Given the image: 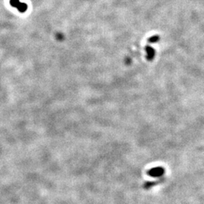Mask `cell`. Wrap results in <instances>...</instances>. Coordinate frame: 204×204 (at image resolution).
<instances>
[{
  "instance_id": "obj_1",
  "label": "cell",
  "mask_w": 204,
  "mask_h": 204,
  "mask_svg": "<svg viewBox=\"0 0 204 204\" xmlns=\"http://www.w3.org/2000/svg\"><path fill=\"white\" fill-rule=\"evenodd\" d=\"M165 173V169L162 166H156L147 171V175L153 178H158Z\"/></svg>"
},
{
  "instance_id": "obj_3",
  "label": "cell",
  "mask_w": 204,
  "mask_h": 204,
  "mask_svg": "<svg viewBox=\"0 0 204 204\" xmlns=\"http://www.w3.org/2000/svg\"><path fill=\"white\" fill-rule=\"evenodd\" d=\"M163 181V179H160V180L158 181H155V182H146L145 184H144V188L145 189H150L152 187H154V185H156L157 184H160L161 182Z\"/></svg>"
},
{
  "instance_id": "obj_4",
  "label": "cell",
  "mask_w": 204,
  "mask_h": 204,
  "mask_svg": "<svg viewBox=\"0 0 204 204\" xmlns=\"http://www.w3.org/2000/svg\"><path fill=\"white\" fill-rule=\"evenodd\" d=\"M147 54H148V58H152L154 57V50L152 48H151L150 46L147 47Z\"/></svg>"
},
{
  "instance_id": "obj_2",
  "label": "cell",
  "mask_w": 204,
  "mask_h": 204,
  "mask_svg": "<svg viewBox=\"0 0 204 204\" xmlns=\"http://www.w3.org/2000/svg\"><path fill=\"white\" fill-rule=\"evenodd\" d=\"M10 4L11 6L16 8L20 12H24L27 9L26 3L20 2L19 0H10Z\"/></svg>"
},
{
  "instance_id": "obj_5",
  "label": "cell",
  "mask_w": 204,
  "mask_h": 204,
  "mask_svg": "<svg viewBox=\"0 0 204 204\" xmlns=\"http://www.w3.org/2000/svg\"><path fill=\"white\" fill-rule=\"evenodd\" d=\"M157 39H158V37L157 36H153V37L150 40V41L152 42H156V40H157Z\"/></svg>"
}]
</instances>
